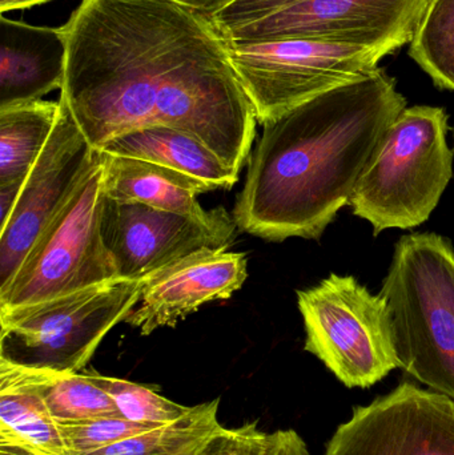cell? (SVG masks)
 I'll list each match as a JSON object with an SVG mask.
<instances>
[{
    "mask_svg": "<svg viewBox=\"0 0 454 455\" xmlns=\"http://www.w3.org/2000/svg\"><path fill=\"white\" fill-rule=\"evenodd\" d=\"M247 277L244 253L197 251L146 278L139 307L123 323L149 336L157 329L175 326L207 302L229 299Z\"/></svg>",
    "mask_w": 454,
    "mask_h": 455,
    "instance_id": "4fadbf2b",
    "label": "cell"
},
{
    "mask_svg": "<svg viewBox=\"0 0 454 455\" xmlns=\"http://www.w3.org/2000/svg\"><path fill=\"white\" fill-rule=\"evenodd\" d=\"M104 202L99 160L40 233L10 283L0 289V310L36 304L119 278L101 233Z\"/></svg>",
    "mask_w": 454,
    "mask_h": 455,
    "instance_id": "52a82bcc",
    "label": "cell"
},
{
    "mask_svg": "<svg viewBox=\"0 0 454 455\" xmlns=\"http://www.w3.org/2000/svg\"><path fill=\"white\" fill-rule=\"evenodd\" d=\"M219 403L191 406V411L171 422L114 443L90 455H196L205 441L220 429Z\"/></svg>",
    "mask_w": 454,
    "mask_h": 455,
    "instance_id": "d6986e66",
    "label": "cell"
},
{
    "mask_svg": "<svg viewBox=\"0 0 454 455\" xmlns=\"http://www.w3.org/2000/svg\"><path fill=\"white\" fill-rule=\"evenodd\" d=\"M59 101L60 114L50 140L27 176L10 218L0 226V289L100 160V152L91 146L68 107Z\"/></svg>",
    "mask_w": 454,
    "mask_h": 455,
    "instance_id": "30bf717a",
    "label": "cell"
},
{
    "mask_svg": "<svg viewBox=\"0 0 454 455\" xmlns=\"http://www.w3.org/2000/svg\"><path fill=\"white\" fill-rule=\"evenodd\" d=\"M306 350L346 387H365L400 368L392 315L386 299L354 275L330 277L298 291Z\"/></svg>",
    "mask_w": 454,
    "mask_h": 455,
    "instance_id": "8992f818",
    "label": "cell"
},
{
    "mask_svg": "<svg viewBox=\"0 0 454 455\" xmlns=\"http://www.w3.org/2000/svg\"><path fill=\"white\" fill-rule=\"evenodd\" d=\"M405 108L396 80L378 67L266 123L235 204L237 228L268 241L322 237Z\"/></svg>",
    "mask_w": 454,
    "mask_h": 455,
    "instance_id": "7a4b0ae2",
    "label": "cell"
},
{
    "mask_svg": "<svg viewBox=\"0 0 454 455\" xmlns=\"http://www.w3.org/2000/svg\"><path fill=\"white\" fill-rule=\"evenodd\" d=\"M325 455H454V401L402 384L354 411Z\"/></svg>",
    "mask_w": 454,
    "mask_h": 455,
    "instance_id": "8fae6325",
    "label": "cell"
},
{
    "mask_svg": "<svg viewBox=\"0 0 454 455\" xmlns=\"http://www.w3.org/2000/svg\"><path fill=\"white\" fill-rule=\"evenodd\" d=\"M271 455H309V451L295 430H279Z\"/></svg>",
    "mask_w": 454,
    "mask_h": 455,
    "instance_id": "484cf974",
    "label": "cell"
},
{
    "mask_svg": "<svg viewBox=\"0 0 454 455\" xmlns=\"http://www.w3.org/2000/svg\"><path fill=\"white\" fill-rule=\"evenodd\" d=\"M429 0H303L223 32L228 43L316 40L384 47L410 44Z\"/></svg>",
    "mask_w": 454,
    "mask_h": 455,
    "instance_id": "9c48e42d",
    "label": "cell"
},
{
    "mask_svg": "<svg viewBox=\"0 0 454 455\" xmlns=\"http://www.w3.org/2000/svg\"><path fill=\"white\" fill-rule=\"evenodd\" d=\"M59 114L60 101L35 100L0 108V189L21 191Z\"/></svg>",
    "mask_w": 454,
    "mask_h": 455,
    "instance_id": "ac0fdd59",
    "label": "cell"
},
{
    "mask_svg": "<svg viewBox=\"0 0 454 455\" xmlns=\"http://www.w3.org/2000/svg\"><path fill=\"white\" fill-rule=\"evenodd\" d=\"M168 2L178 3V4L196 11V12L202 13L203 16L212 20L213 16L226 10L236 0H168Z\"/></svg>",
    "mask_w": 454,
    "mask_h": 455,
    "instance_id": "4316f807",
    "label": "cell"
},
{
    "mask_svg": "<svg viewBox=\"0 0 454 455\" xmlns=\"http://www.w3.org/2000/svg\"><path fill=\"white\" fill-rule=\"evenodd\" d=\"M410 56L440 90L454 92V0H429Z\"/></svg>",
    "mask_w": 454,
    "mask_h": 455,
    "instance_id": "ffe728a7",
    "label": "cell"
},
{
    "mask_svg": "<svg viewBox=\"0 0 454 455\" xmlns=\"http://www.w3.org/2000/svg\"><path fill=\"white\" fill-rule=\"evenodd\" d=\"M276 443V432H261L258 422H250L235 429L221 427L213 433L196 455H271Z\"/></svg>",
    "mask_w": 454,
    "mask_h": 455,
    "instance_id": "cb8c5ba5",
    "label": "cell"
},
{
    "mask_svg": "<svg viewBox=\"0 0 454 455\" xmlns=\"http://www.w3.org/2000/svg\"><path fill=\"white\" fill-rule=\"evenodd\" d=\"M300 2L303 0H236L226 10L213 16L212 23L223 34L235 27L260 20Z\"/></svg>",
    "mask_w": 454,
    "mask_h": 455,
    "instance_id": "d4e9b609",
    "label": "cell"
},
{
    "mask_svg": "<svg viewBox=\"0 0 454 455\" xmlns=\"http://www.w3.org/2000/svg\"><path fill=\"white\" fill-rule=\"evenodd\" d=\"M47 2L51 0H0V11L4 15L8 11L27 10Z\"/></svg>",
    "mask_w": 454,
    "mask_h": 455,
    "instance_id": "83f0119b",
    "label": "cell"
},
{
    "mask_svg": "<svg viewBox=\"0 0 454 455\" xmlns=\"http://www.w3.org/2000/svg\"><path fill=\"white\" fill-rule=\"evenodd\" d=\"M40 374V393L59 425L119 416L111 395L88 373Z\"/></svg>",
    "mask_w": 454,
    "mask_h": 455,
    "instance_id": "44dd1931",
    "label": "cell"
},
{
    "mask_svg": "<svg viewBox=\"0 0 454 455\" xmlns=\"http://www.w3.org/2000/svg\"><path fill=\"white\" fill-rule=\"evenodd\" d=\"M88 374L96 385L111 395L117 413L128 421L160 427L181 419L191 411V406L173 403L154 392L151 387L125 379L101 376L95 371H88Z\"/></svg>",
    "mask_w": 454,
    "mask_h": 455,
    "instance_id": "7402d4cb",
    "label": "cell"
},
{
    "mask_svg": "<svg viewBox=\"0 0 454 455\" xmlns=\"http://www.w3.org/2000/svg\"><path fill=\"white\" fill-rule=\"evenodd\" d=\"M380 296L400 368L454 401V248L436 233L402 235Z\"/></svg>",
    "mask_w": 454,
    "mask_h": 455,
    "instance_id": "3957f363",
    "label": "cell"
},
{
    "mask_svg": "<svg viewBox=\"0 0 454 455\" xmlns=\"http://www.w3.org/2000/svg\"><path fill=\"white\" fill-rule=\"evenodd\" d=\"M100 151L164 165L215 189H231L239 173L204 143L170 127H148L112 139Z\"/></svg>",
    "mask_w": 454,
    "mask_h": 455,
    "instance_id": "2e32d148",
    "label": "cell"
},
{
    "mask_svg": "<svg viewBox=\"0 0 454 455\" xmlns=\"http://www.w3.org/2000/svg\"><path fill=\"white\" fill-rule=\"evenodd\" d=\"M64 28L59 99L93 148L160 125L240 173L258 120L211 19L168 0H83Z\"/></svg>",
    "mask_w": 454,
    "mask_h": 455,
    "instance_id": "6da1fadb",
    "label": "cell"
},
{
    "mask_svg": "<svg viewBox=\"0 0 454 455\" xmlns=\"http://www.w3.org/2000/svg\"><path fill=\"white\" fill-rule=\"evenodd\" d=\"M447 111L405 108L384 133L357 181L349 205L373 235L426 223L453 178Z\"/></svg>",
    "mask_w": 454,
    "mask_h": 455,
    "instance_id": "277c9868",
    "label": "cell"
},
{
    "mask_svg": "<svg viewBox=\"0 0 454 455\" xmlns=\"http://www.w3.org/2000/svg\"><path fill=\"white\" fill-rule=\"evenodd\" d=\"M67 34L59 27L31 26L0 18V108L42 100L61 90L66 75Z\"/></svg>",
    "mask_w": 454,
    "mask_h": 455,
    "instance_id": "5bb4252c",
    "label": "cell"
},
{
    "mask_svg": "<svg viewBox=\"0 0 454 455\" xmlns=\"http://www.w3.org/2000/svg\"><path fill=\"white\" fill-rule=\"evenodd\" d=\"M237 79L264 125L301 104L362 79L394 51L316 40L228 43Z\"/></svg>",
    "mask_w": 454,
    "mask_h": 455,
    "instance_id": "ba28073f",
    "label": "cell"
},
{
    "mask_svg": "<svg viewBox=\"0 0 454 455\" xmlns=\"http://www.w3.org/2000/svg\"><path fill=\"white\" fill-rule=\"evenodd\" d=\"M144 281H106L36 304L0 310V363L74 374L140 301Z\"/></svg>",
    "mask_w": 454,
    "mask_h": 455,
    "instance_id": "5b68a950",
    "label": "cell"
},
{
    "mask_svg": "<svg viewBox=\"0 0 454 455\" xmlns=\"http://www.w3.org/2000/svg\"><path fill=\"white\" fill-rule=\"evenodd\" d=\"M60 427L69 455H90L157 427L109 416L60 425Z\"/></svg>",
    "mask_w": 454,
    "mask_h": 455,
    "instance_id": "603a6c76",
    "label": "cell"
},
{
    "mask_svg": "<svg viewBox=\"0 0 454 455\" xmlns=\"http://www.w3.org/2000/svg\"><path fill=\"white\" fill-rule=\"evenodd\" d=\"M104 194L120 203H139L212 224L228 215L223 207L203 210L197 196L212 191L191 176L135 157L100 151Z\"/></svg>",
    "mask_w": 454,
    "mask_h": 455,
    "instance_id": "9a60e30c",
    "label": "cell"
},
{
    "mask_svg": "<svg viewBox=\"0 0 454 455\" xmlns=\"http://www.w3.org/2000/svg\"><path fill=\"white\" fill-rule=\"evenodd\" d=\"M0 443L39 455H69L60 425L40 393L39 371L0 363Z\"/></svg>",
    "mask_w": 454,
    "mask_h": 455,
    "instance_id": "e0dca14e",
    "label": "cell"
},
{
    "mask_svg": "<svg viewBox=\"0 0 454 455\" xmlns=\"http://www.w3.org/2000/svg\"><path fill=\"white\" fill-rule=\"evenodd\" d=\"M234 216L212 224L139 203L104 202L101 233L117 277L144 281L202 251H227L236 237Z\"/></svg>",
    "mask_w": 454,
    "mask_h": 455,
    "instance_id": "7c38bea8",
    "label": "cell"
},
{
    "mask_svg": "<svg viewBox=\"0 0 454 455\" xmlns=\"http://www.w3.org/2000/svg\"><path fill=\"white\" fill-rule=\"evenodd\" d=\"M0 455H39L16 443H0Z\"/></svg>",
    "mask_w": 454,
    "mask_h": 455,
    "instance_id": "f1b7e54d",
    "label": "cell"
}]
</instances>
